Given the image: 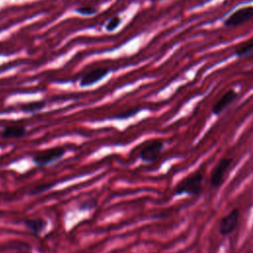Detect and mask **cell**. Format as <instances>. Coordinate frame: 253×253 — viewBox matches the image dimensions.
I'll return each instance as SVG.
<instances>
[{
  "label": "cell",
  "instance_id": "obj_1",
  "mask_svg": "<svg viewBox=\"0 0 253 253\" xmlns=\"http://www.w3.org/2000/svg\"><path fill=\"white\" fill-rule=\"evenodd\" d=\"M203 174L201 172H195L185 179H183L175 188L176 195H199L202 190Z\"/></svg>",
  "mask_w": 253,
  "mask_h": 253
},
{
  "label": "cell",
  "instance_id": "obj_2",
  "mask_svg": "<svg viewBox=\"0 0 253 253\" xmlns=\"http://www.w3.org/2000/svg\"><path fill=\"white\" fill-rule=\"evenodd\" d=\"M64 153H65L64 147L57 146V147L48 148V149L37 152L33 156V162L37 166H46L62 158Z\"/></svg>",
  "mask_w": 253,
  "mask_h": 253
},
{
  "label": "cell",
  "instance_id": "obj_3",
  "mask_svg": "<svg viewBox=\"0 0 253 253\" xmlns=\"http://www.w3.org/2000/svg\"><path fill=\"white\" fill-rule=\"evenodd\" d=\"M163 149V142L158 139L147 142L139 152V158L146 163H152L160 156Z\"/></svg>",
  "mask_w": 253,
  "mask_h": 253
},
{
  "label": "cell",
  "instance_id": "obj_4",
  "mask_svg": "<svg viewBox=\"0 0 253 253\" xmlns=\"http://www.w3.org/2000/svg\"><path fill=\"white\" fill-rule=\"evenodd\" d=\"M253 18V6H245L237 9L230 14L223 22L226 27H235L242 25Z\"/></svg>",
  "mask_w": 253,
  "mask_h": 253
},
{
  "label": "cell",
  "instance_id": "obj_5",
  "mask_svg": "<svg viewBox=\"0 0 253 253\" xmlns=\"http://www.w3.org/2000/svg\"><path fill=\"white\" fill-rule=\"evenodd\" d=\"M231 162H232L231 158H223L214 167L211 177V184L212 187L218 188L222 184L224 177L227 173V170L231 165Z\"/></svg>",
  "mask_w": 253,
  "mask_h": 253
},
{
  "label": "cell",
  "instance_id": "obj_6",
  "mask_svg": "<svg viewBox=\"0 0 253 253\" xmlns=\"http://www.w3.org/2000/svg\"><path fill=\"white\" fill-rule=\"evenodd\" d=\"M239 217V211L238 210H233L230 212H228L225 216L222 217L219 223V232L222 235L230 234L236 227Z\"/></svg>",
  "mask_w": 253,
  "mask_h": 253
},
{
  "label": "cell",
  "instance_id": "obj_7",
  "mask_svg": "<svg viewBox=\"0 0 253 253\" xmlns=\"http://www.w3.org/2000/svg\"><path fill=\"white\" fill-rule=\"evenodd\" d=\"M109 73V70L104 67H99L92 69L85 73L82 78L80 79V86L81 87H88L90 85L95 84L96 82L103 79L107 74Z\"/></svg>",
  "mask_w": 253,
  "mask_h": 253
},
{
  "label": "cell",
  "instance_id": "obj_8",
  "mask_svg": "<svg viewBox=\"0 0 253 253\" xmlns=\"http://www.w3.org/2000/svg\"><path fill=\"white\" fill-rule=\"evenodd\" d=\"M236 97H237V93L234 90H228L213 105L212 110H211L212 113L214 115H219L220 113H222L235 100Z\"/></svg>",
  "mask_w": 253,
  "mask_h": 253
},
{
  "label": "cell",
  "instance_id": "obj_9",
  "mask_svg": "<svg viewBox=\"0 0 253 253\" xmlns=\"http://www.w3.org/2000/svg\"><path fill=\"white\" fill-rule=\"evenodd\" d=\"M26 134V128L25 126L21 125H10L3 128L1 132V136L4 139H15V138H21Z\"/></svg>",
  "mask_w": 253,
  "mask_h": 253
},
{
  "label": "cell",
  "instance_id": "obj_10",
  "mask_svg": "<svg viewBox=\"0 0 253 253\" xmlns=\"http://www.w3.org/2000/svg\"><path fill=\"white\" fill-rule=\"evenodd\" d=\"M25 225L31 234L35 236H39L45 229L46 221L42 217H37V218L25 220Z\"/></svg>",
  "mask_w": 253,
  "mask_h": 253
},
{
  "label": "cell",
  "instance_id": "obj_11",
  "mask_svg": "<svg viewBox=\"0 0 253 253\" xmlns=\"http://www.w3.org/2000/svg\"><path fill=\"white\" fill-rule=\"evenodd\" d=\"M253 54V38L237 46L235 55L238 57H246Z\"/></svg>",
  "mask_w": 253,
  "mask_h": 253
},
{
  "label": "cell",
  "instance_id": "obj_12",
  "mask_svg": "<svg viewBox=\"0 0 253 253\" xmlns=\"http://www.w3.org/2000/svg\"><path fill=\"white\" fill-rule=\"evenodd\" d=\"M45 106V102L43 101H36L31 103H26L20 106V109L25 113H36L43 109Z\"/></svg>",
  "mask_w": 253,
  "mask_h": 253
},
{
  "label": "cell",
  "instance_id": "obj_13",
  "mask_svg": "<svg viewBox=\"0 0 253 253\" xmlns=\"http://www.w3.org/2000/svg\"><path fill=\"white\" fill-rule=\"evenodd\" d=\"M76 12L80 15L90 16V15H93L97 12V8L95 6H92V5H83V6L78 7L76 9Z\"/></svg>",
  "mask_w": 253,
  "mask_h": 253
},
{
  "label": "cell",
  "instance_id": "obj_14",
  "mask_svg": "<svg viewBox=\"0 0 253 253\" xmlns=\"http://www.w3.org/2000/svg\"><path fill=\"white\" fill-rule=\"evenodd\" d=\"M53 187V184L52 183H44V184H41V185H38L36 187H34L31 191H30V194L31 195H39V194H42V192H45L47 190H49L50 188Z\"/></svg>",
  "mask_w": 253,
  "mask_h": 253
},
{
  "label": "cell",
  "instance_id": "obj_15",
  "mask_svg": "<svg viewBox=\"0 0 253 253\" xmlns=\"http://www.w3.org/2000/svg\"><path fill=\"white\" fill-rule=\"evenodd\" d=\"M121 23V18L118 17V16H114L112 17L109 21H108V24L106 26V29L108 32H113L116 28H118V26L120 25Z\"/></svg>",
  "mask_w": 253,
  "mask_h": 253
},
{
  "label": "cell",
  "instance_id": "obj_16",
  "mask_svg": "<svg viewBox=\"0 0 253 253\" xmlns=\"http://www.w3.org/2000/svg\"><path fill=\"white\" fill-rule=\"evenodd\" d=\"M94 207H96V201H95V200H88V201L83 202V203L79 206V209H80V210H91V209H93Z\"/></svg>",
  "mask_w": 253,
  "mask_h": 253
},
{
  "label": "cell",
  "instance_id": "obj_17",
  "mask_svg": "<svg viewBox=\"0 0 253 253\" xmlns=\"http://www.w3.org/2000/svg\"><path fill=\"white\" fill-rule=\"evenodd\" d=\"M139 111H140L139 108H132V109L128 110L126 113H123V114H121L120 116H117L116 118H118V119H126V118H128V117H130V116L135 115V114H136L137 112H139Z\"/></svg>",
  "mask_w": 253,
  "mask_h": 253
}]
</instances>
